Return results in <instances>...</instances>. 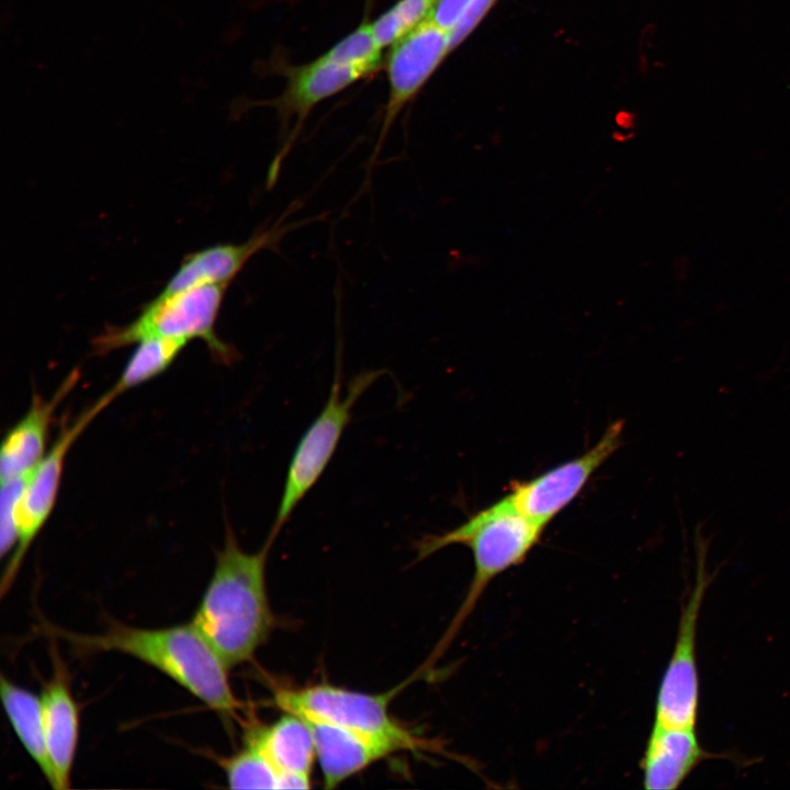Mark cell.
I'll return each mask as SVG.
<instances>
[{"instance_id": "obj_18", "label": "cell", "mask_w": 790, "mask_h": 790, "mask_svg": "<svg viewBox=\"0 0 790 790\" xmlns=\"http://www.w3.org/2000/svg\"><path fill=\"white\" fill-rule=\"evenodd\" d=\"M0 695L16 737L54 788L55 775L46 744L41 697L14 684L4 675L0 680Z\"/></svg>"}, {"instance_id": "obj_9", "label": "cell", "mask_w": 790, "mask_h": 790, "mask_svg": "<svg viewBox=\"0 0 790 790\" xmlns=\"http://www.w3.org/2000/svg\"><path fill=\"white\" fill-rule=\"evenodd\" d=\"M622 432L623 421L612 422L589 450L531 479L512 482L507 496L518 511L546 527L617 451Z\"/></svg>"}, {"instance_id": "obj_2", "label": "cell", "mask_w": 790, "mask_h": 790, "mask_svg": "<svg viewBox=\"0 0 790 790\" xmlns=\"http://www.w3.org/2000/svg\"><path fill=\"white\" fill-rule=\"evenodd\" d=\"M78 653L117 652L156 668L223 716H236L242 703L229 681V667L190 622L147 629L111 622L83 634L49 628Z\"/></svg>"}, {"instance_id": "obj_8", "label": "cell", "mask_w": 790, "mask_h": 790, "mask_svg": "<svg viewBox=\"0 0 790 790\" xmlns=\"http://www.w3.org/2000/svg\"><path fill=\"white\" fill-rule=\"evenodd\" d=\"M706 551H698L696 579L681 608L673 654L657 691L654 723L663 726L696 727L699 711L697 627L702 601L710 584Z\"/></svg>"}, {"instance_id": "obj_1", "label": "cell", "mask_w": 790, "mask_h": 790, "mask_svg": "<svg viewBox=\"0 0 790 790\" xmlns=\"http://www.w3.org/2000/svg\"><path fill=\"white\" fill-rule=\"evenodd\" d=\"M274 540L246 552L229 526L215 567L191 623L232 668L251 659L269 639L274 617L266 566Z\"/></svg>"}, {"instance_id": "obj_14", "label": "cell", "mask_w": 790, "mask_h": 790, "mask_svg": "<svg viewBox=\"0 0 790 790\" xmlns=\"http://www.w3.org/2000/svg\"><path fill=\"white\" fill-rule=\"evenodd\" d=\"M80 381L72 370L48 398L33 393L26 413L7 432L0 451L1 483L30 474L45 456L53 418Z\"/></svg>"}, {"instance_id": "obj_10", "label": "cell", "mask_w": 790, "mask_h": 790, "mask_svg": "<svg viewBox=\"0 0 790 790\" xmlns=\"http://www.w3.org/2000/svg\"><path fill=\"white\" fill-rule=\"evenodd\" d=\"M451 50L450 31L438 24L432 14L391 46L386 59L388 98L377 145L371 160H374L402 110L419 92Z\"/></svg>"}, {"instance_id": "obj_7", "label": "cell", "mask_w": 790, "mask_h": 790, "mask_svg": "<svg viewBox=\"0 0 790 790\" xmlns=\"http://www.w3.org/2000/svg\"><path fill=\"white\" fill-rule=\"evenodd\" d=\"M117 395L112 388L87 407L78 417L64 425L52 448L29 474L16 506L19 540L9 556L1 579V595L13 584L30 546L49 519L61 484L66 458L92 420L105 409Z\"/></svg>"}, {"instance_id": "obj_16", "label": "cell", "mask_w": 790, "mask_h": 790, "mask_svg": "<svg viewBox=\"0 0 790 790\" xmlns=\"http://www.w3.org/2000/svg\"><path fill=\"white\" fill-rule=\"evenodd\" d=\"M719 757L701 746L696 727L654 723L641 761L644 788L677 789L699 764Z\"/></svg>"}, {"instance_id": "obj_22", "label": "cell", "mask_w": 790, "mask_h": 790, "mask_svg": "<svg viewBox=\"0 0 790 790\" xmlns=\"http://www.w3.org/2000/svg\"><path fill=\"white\" fill-rule=\"evenodd\" d=\"M382 49L375 38L372 22L363 21L323 55L339 64L363 69L370 76L382 65Z\"/></svg>"}, {"instance_id": "obj_6", "label": "cell", "mask_w": 790, "mask_h": 790, "mask_svg": "<svg viewBox=\"0 0 790 790\" xmlns=\"http://www.w3.org/2000/svg\"><path fill=\"white\" fill-rule=\"evenodd\" d=\"M363 371L341 393V365L338 359L327 400L301 437L289 464L280 504L268 538L275 540L293 511L327 469L343 431L351 420L352 408L362 394L384 373Z\"/></svg>"}, {"instance_id": "obj_19", "label": "cell", "mask_w": 790, "mask_h": 790, "mask_svg": "<svg viewBox=\"0 0 790 790\" xmlns=\"http://www.w3.org/2000/svg\"><path fill=\"white\" fill-rule=\"evenodd\" d=\"M188 343L185 339L170 337H154L137 342L111 388L120 396L159 376Z\"/></svg>"}, {"instance_id": "obj_24", "label": "cell", "mask_w": 790, "mask_h": 790, "mask_svg": "<svg viewBox=\"0 0 790 790\" xmlns=\"http://www.w3.org/2000/svg\"><path fill=\"white\" fill-rule=\"evenodd\" d=\"M29 474L1 483L0 497V553L4 558L16 548L19 533L16 526V506Z\"/></svg>"}, {"instance_id": "obj_15", "label": "cell", "mask_w": 790, "mask_h": 790, "mask_svg": "<svg viewBox=\"0 0 790 790\" xmlns=\"http://www.w3.org/2000/svg\"><path fill=\"white\" fill-rule=\"evenodd\" d=\"M308 724L326 789L336 788L372 764L403 751L396 743L377 736L325 723Z\"/></svg>"}, {"instance_id": "obj_13", "label": "cell", "mask_w": 790, "mask_h": 790, "mask_svg": "<svg viewBox=\"0 0 790 790\" xmlns=\"http://www.w3.org/2000/svg\"><path fill=\"white\" fill-rule=\"evenodd\" d=\"M53 670L43 685L41 702L47 749L55 775L54 789L71 786V771L80 733V712L71 691L70 676L56 648Z\"/></svg>"}, {"instance_id": "obj_5", "label": "cell", "mask_w": 790, "mask_h": 790, "mask_svg": "<svg viewBox=\"0 0 790 790\" xmlns=\"http://www.w3.org/2000/svg\"><path fill=\"white\" fill-rule=\"evenodd\" d=\"M405 685V684H404ZM381 693L357 691L328 682L280 686L272 701L283 712L297 714L308 722L330 724L392 741L403 751H431V743L395 720L390 704L404 687Z\"/></svg>"}, {"instance_id": "obj_23", "label": "cell", "mask_w": 790, "mask_h": 790, "mask_svg": "<svg viewBox=\"0 0 790 790\" xmlns=\"http://www.w3.org/2000/svg\"><path fill=\"white\" fill-rule=\"evenodd\" d=\"M497 0H440L432 16L451 33L452 50L459 46L485 18Z\"/></svg>"}, {"instance_id": "obj_3", "label": "cell", "mask_w": 790, "mask_h": 790, "mask_svg": "<svg viewBox=\"0 0 790 790\" xmlns=\"http://www.w3.org/2000/svg\"><path fill=\"white\" fill-rule=\"evenodd\" d=\"M544 529V526L518 511L506 495L459 527L441 534L426 535L416 543V561L424 560L445 546L463 544L472 551L474 562V574L465 598L429 663L437 661L449 647L489 583L508 568L523 562L539 542Z\"/></svg>"}, {"instance_id": "obj_11", "label": "cell", "mask_w": 790, "mask_h": 790, "mask_svg": "<svg viewBox=\"0 0 790 790\" xmlns=\"http://www.w3.org/2000/svg\"><path fill=\"white\" fill-rule=\"evenodd\" d=\"M282 72L286 78L285 89L269 103L276 110L283 126L291 119H295V126L269 166L268 189L275 184L281 165L311 111L324 100L369 76L363 69L339 64L324 55L304 65L285 66Z\"/></svg>"}, {"instance_id": "obj_4", "label": "cell", "mask_w": 790, "mask_h": 790, "mask_svg": "<svg viewBox=\"0 0 790 790\" xmlns=\"http://www.w3.org/2000/svg\"><path fill=\"white\" fill-rule=\"evenodd\" d=\"M229 283H205L168 295L156 296L132 323L109 326L92 340L97 356L125 348L154 338L170 337L202 340L212 358L219 364L230 365L239 358L238 351L222 340L215 324Z\"/></svg>"}, {"instance_id": "obj_20", "label": "cell", "mask_w": 790, "mask_h": 790, "mask_svg": "<svg viewBox=\"0 0 790 790\" xmlns=\"http://www.w3.org/2000/svg\"><path fill=\"white\" fill-rule=\"evenodd\" d=\"M218 763L230 789H278L279 772L251 743Z\"/></svg>"}, {"instance_id": "obj_21", "label": "cell", "mask_w": 790, "mask_h": 790, "mask_svg": "<svg viewBox=\"0 0 790 790\" xmlns=\"http://www.w3.org/2000/svg\"><path fill=\"white\" fill-rule=\"evenodd\" d=\"M440 0H398L372 22L379 45L384 48L406 36L435 11Z\"/></svg>"}, {"instance_id": "obj_12", "label": "cell", "mask_w": 790, "mask_h": 790, "mask_svg": "<svg viewBox=\"0 0 790 790\" xmlns=\"http://www.w3.org/2000/svg\"><path fill=\"white\" fill-rule=\"evenodd\" d=\"M292 211L291 206L271 226L258 228L245 242L218 244L189 253L158 296H168L205 283H230L256 253L266 249L276 250L285 235L317 218L284 223Z\"/></svg>"}, {"instance_id": "obj_17", "label": "cell", "mask_w": 790, "mask_h": 790, "mask_svg": "<svg viewBox=\"0 0 790 790\" xmlns=\"http://www.w3.org/2000/svg\"><path fill=\"white\" fill-rule=\"evenodd\" d=\"M245 737L266 756L279 775L311 776L316 760L315 741L308 722L302 716L284 712L271 724L248 726Z\"/></svg>"}]
</instances>
